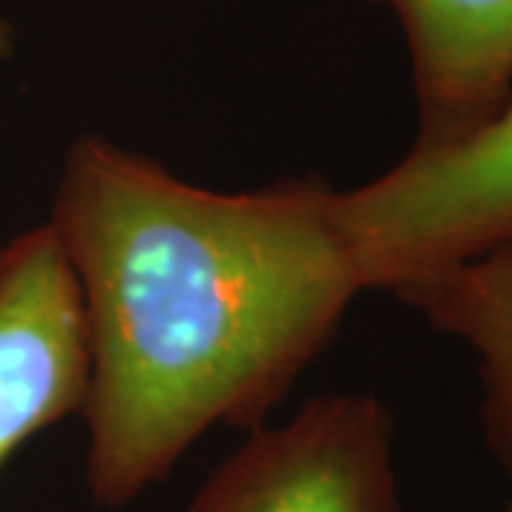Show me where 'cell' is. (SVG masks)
I'll return each instance as SVG.
<instances>
[{
    "label": "cell",
    "instance_id": "6",
    "mask_svg": "<svg viewBox=\"0 0 512 512\" xmlns=\"http://www.w3.org/2000/svg\"><path fill=\"white\" fill-rule=\"evenodd\" d=\"M387 293L476 353L481 436L512 473V234L481 254L407 276Z\"/></svg>",
    "mask_w": 512,
    "mask_h": 512
},
{
    "label": "cell",
    "instance_id": "2",
    "mask_svg": "<svg viewBox=\"0 0 512 512\" xmlns=\"http://www.w3.org/2000/svg\"><path fill=\"white\" fill-rule=\"evenodd\" d=\"M339 222L365 291H390L512 234V97L476 131L413 146L370 183L339 191Z\"/></svg>",
    "mask_w": 512,
    "mask_h": 512
},
{
    "label": "cell",
    "instance_id": "8",
    "mask_svg": "<svg viewBox=\"0 0 512 512\" xmlns=\"http://www.w3.org/2000/svg\"><path fill=\"white\" fill-rule=\"evenodd\" d=\"M504 512H512V504H510V507H507V510H504Z\"/></svg>",
    "mask_w": 512,
    "mask_h": 512
},
{
    "label": "cell",
    "instance_id": "7",
    "mask_svg": "<svg viewBox=\"0 0 512 512\" xmlns=\"http://www.w3.org/2000/svg\"><path fill=\"white\" fill-rule=\"evenodd\" d=\"M12 55V29L0 20V60Z\"/></svg>",
    "mask_w": 512,
    "mask_h": 512
},
{
    "label": "cell",
    "instance_id": "3",
    "mask_svg": "<svg viewBox=\"0 0 512 512\" xmlns=\"http://www.w3.org/2000/svg\"><path fill=\"white\" fill-rule=\"evenodd\" d=\"M183 512H404L396 421L370 393H330L259 424Z\"/></svg>",
    "mask_w": 512,
    "mask_h": 512
},
{
    "label": "cell",
    "instance_id": "4",
    "mask_svg": "<svg viewBox=\"0 0 512 512\" xmlns=\"http://www.w3.org/2000/svg\"><path fill=\"white\" fill-rule=\"evenodd\" d=\"M89 382L80 285L43 222L0 248V467L46 427L83 416Z\"/></svg>",
    "mask_w": 512,
    "mask_h": 512
},
{
    "label": "cell",
    "instance_id": "1",
    "mask_svg": "<svg viewBox=\"0 0 512 512\" xmlns=\"http://www.w3.org/2000/svg\"><path fill=\"white\" fill-rule=\"evenodd\" d=\"M49 225L86 308V487L106 510L214 427L265 424L365 293L322 180L214 191L86 134Z\"/></svg>",
    "mask_w": 512,
    "mask_h": 512
},
{
    "label": "cell",
    "instance_id": "5",
    "mask_svg": "<svg viewBox=\"0 0 512 512\" xmlns=\"http://www.w3.org/2000/svg\"><path fill=\"white\" fill-rule=\"evenodd\" d=\"M402 23L416 143L444 146L484 126L512 97V0H373Z\"/></svg>",
    "mask_w": 512,
    "mask_h": 512
}]
</instances>
